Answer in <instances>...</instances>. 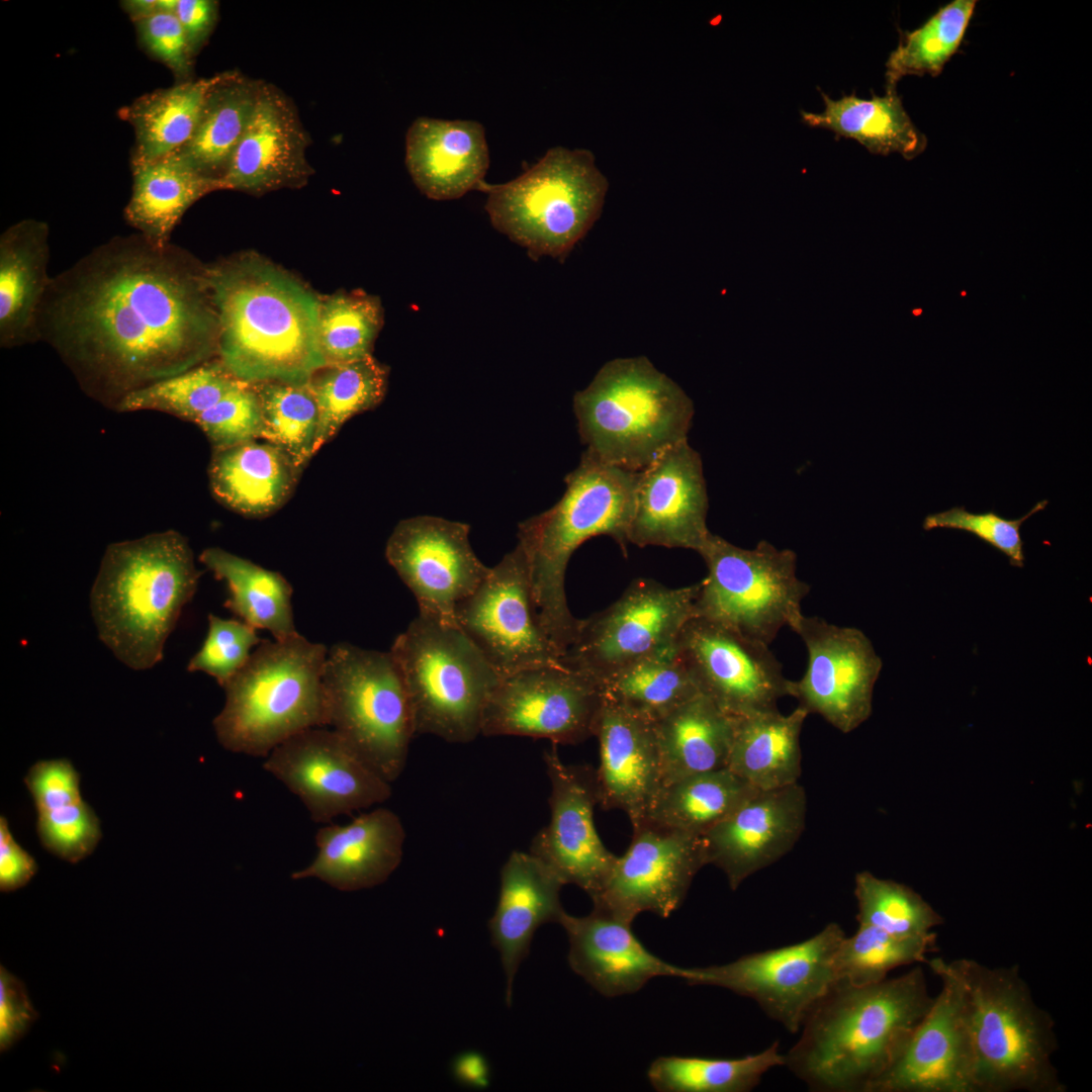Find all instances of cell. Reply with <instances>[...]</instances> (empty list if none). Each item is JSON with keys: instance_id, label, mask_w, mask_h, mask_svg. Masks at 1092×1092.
I'll return each instance as SVG.
<instances>
[{"instance_id": "d590c367", "label": "cell", "mask_w": 1092, "mask_h": 1092, "mask_svg": "<svg viewBox=\"0 0 1092 1092\" xmlns=\"http://www.w3.org/2000/svg\"><path fill=\"white\" fill-rule=\"evenodd\" d=\"M132 189L124 218L157 247L170 238L186 210L206 194L223 190L177 155L131 166Z\"/></svg>"}, {"instance_id": "9f6ffc18", "label": "cell", "mask_w": 1092, "mask_h": 1092, "mask_svg": "<svg viewBox=\"0 0 1092 1092\" xmlns=\"http://www.w3.org/2000/svg\"><path fill=\"white\" fill-rule=\"evenodd\" d=\"M141 48L164 64L178 82L191 80L194 56L174 13H160L134 22Z\"/></svg>"}, {"instance_id": "484cf974", "label": "cell", "mask_w": 1092, "mask_h": 1092, "mask_svg": "<svg viewBox=\"0 0 1092 1092\" xmlns=\"http://www.w3.org/2000/svg\"><path fill=\"white\" fill-rule=\"evenodd\" d=\"M932 1005L868 1092H975L957 996L943 980Z\"/></svg>"}, {"instance_id": "836d02e7", "label": "cell", "mask_w": 1092, "mask_h": 1092, "mask_svg": "<svg viewBox=\"0 0 1092 1092\" xmlns=\"http://www.w3.org/2000/svg\"><path fill=\"white\" fill-rule=\"evenodd\" d=\"M809 713L763 711L734 717L727 768L759 791L797 784L802 772L800 736Z\"/></svg>"}, {"instance_id": "ab89813d", "label": "cell", "mask_w": 1092, "mask_h": 1092, "mask_svg": "<svg viewBox=\"0 0 1092 1092\" xmlns=\"http://www.w3.org/2000/svg\"><path fill=\"white\" fill-rule=\"evenodd\" d=\"M199 559L217 579L225 581L229 598L224 606L242 621L269 631L276 640L297 634L292 587L280 573L217 547L205 549Z\"/></svg>"}, {"instance_id": "3957f363", "label": "cell", "mask_w": 1092, "mask_h": 1092, "mask_svg": "<svg viewBox=\"0 0 1092 1092\" xmlns=\"http://www.w3.org/2000/svg\"><path fill=\"white\" fill-rule=\"evenodd\" d=\"M933 1000L919 966L871 985L836 981L807 1015L784 1066L812 1091L868 1092Z\"/></svg>"}, {"instance_id": "7dc6e473", "label": "cell", "mask_w": 1092, "mask_h": 1092, "mask_svg": "<svg viewBox=\"0 0 1092 1092\" xmlns=\"http://www.w3.org/2000/svg\"><path fill=\"white\" fill-rule=\"evenodd\" d=\"M240 381L216 358L127 393L116 408L162 412L194 423Z\"/></svg>"}, {"instance_id": "1f68e13d", "label": "cell", "mask_w": 1092, "mask_h": 1092, "mask_svg": "<svg viewBox=\"0 0 1092 1092\" xmlns=\"http://www.w3.org/2000/svg\"><path fill=\"white\" fill-rule=\"evenodd\" d=\"M49 225L27 218L0 237V345L37 340V315L49 287Z\"/></svg>"}, {"instance_id": "5bb4252c", "label": "cell", "mask_w": 1092, "mask_h": 1092, "mask_svg": "<svg viewBox=\"0 0 1092 1092\" xmlns=\"http://www.w3.org/2000/svg\"><path fill=\"white\" fill-rule=\"evenodd\" d=\"M845 935L838 923L831 922L798 943L752 952L723 965L685 968L682 980L747 997L769 1018L796 1033L836 982L834 959Z\"/></svg>"}, {"instance_id": "ba28073f", "label": "cell", "mask_w": 1092, "mask_h": 1092, "mask_svg": "<svg viewBox=\"0 0 1092 1092\" xmlns=\"http://www.w3.org/2000/svg\"><path fill=\"white\" fill-rule=\"evenodd\" d=\"M328 649L300 634L262 640L223 687L225 703L213 720L221 746L267 756L290 737L328 726L323 673Z\"/></svg>"}, {"instance_id": "83f0119b", "label": "cell", "mask_w": 1092, "mask_h": 1092, "mask_svg": "<svg viewBox=\"0 0 1092 1092\" xmlns=\"http://www.w3.org/2000/svg\"><path fill=\"white\" fill-rule=\"evenodd\" d=\"M558 923L569 941L570 969L605 997L633 994L657 977L682 979L680 968L654 956L636 937L632 923L595 910L573 916L565 910Z\"/></svg>"}, {"instance_id": "db71d44e", "label": "cell", "mask_w": 1092, "mask_h": 1092, "mask_svg": "<svg viewBox=\"0 0 1092 1092\" xmlns=\"http://www.w3.org/2000/svg\"><path fill=\"white\" fill-rule=\"evenodd\" d=\"M194 423L213 451L262 438L261 406L253 385L240 381Z\"/></svg>"}, {"instance_id": "bcb514c9", "label": "cell", "mask_w": 1092, "mask_h": 1092, "mask_svg": "<svg viewBox=\"0 0 1092 1092\" xmlns=\"http://www.w3.org/2000/svg\"><path fill=\"white\" fill-rule=\"evenodd\" d=\"M854 897L858 925L897 937H933L932 928L943 924V917L912 888L868 871L855 875Z\"/></svg>"}, {"instance_id": "cb8c5ba5", "label": "cell", "mask_w": 1092, "mask_h": 1092, "mask_svg": "<svg viewBox=\"0 0 1092 1092\" xmlns=\"http://www.w3.org/2000/svg\"><path fill=\"white\" fill-rule=\"evenodd\" d=\"M807 813L804 788L755 790L702 841L707 864L721 870L731 890L786 855L802 835Z\"/></svg>"}, {"instance_id": "6da1fadb", "label": "cell", "mask_w": 1092, "mask_h": 1092, "mask_svg": "<svg viewBox=\"0 0 1092 1092\" xmlns=\"http://www.w3.org/2000/svg\"><path fill=\"white\" fill-rule=\"evenodd\" d=\"M204 268L140 234L114 238L51 279L36 337L86 389L118 403L216 355Z\"/></svg>"}, {"instance_id": "7c38bea8", "label": "cell", "mask_w": 1092, "mask_h": 1092, "mask_svg": "<svg viewBox=\"0 0 1092 1092\" xmlns=\"http://www.w3.org/2000/svg\"><path fill=\"white\" fill-rule=\"evenodd\" d=\"M708 574L700 581L695 615L769 645L783 627L794 630L810 586L797 576V556L761 540L752 549L710 534L699 553Z\"/></svg>"}, {"instance_id": "816d5d0a", "label": "cell", "mask_w": 1092, "mask_h": 1092, "mask_svg": "<svg viewBox=\"0 0 1092 1092\" xmlns=\"http://www.w3.org/2000/svg\"><path fill=\"white\" fill-rule=\"evenodd\" d=\"M262 639L257 629L242 620L208 616V630L200 649L189 660L190 672L202 671L223 688L246 664Z\"/></svg>"}, {"instance_id": "6f0895ef", "label": "cell", "mask_w": 1092, "mask_h": 1092, "mask_svg": "<svg viewBox=\"0 0 1092 1092\" xmlns=\"http://www.w3.org/2000/svg\"><path fill=\"white\" fill-rule=\"evenodd\" d=\"M24 783L36 812L83 800L80 775L65 758L39 760L28 769Z\"/></svg>"}, {"instance_id": "e575fe53", "label": "cell", "mask_w": 1092, "mask_h": 1092, "mask_svg": "<svg viewBox=\"0 0 1092 1092\" xmlns=\"http://www.w3.org/2000/svg\"><path fill=\"white\" fill-rule=\"evenodd\" d=\"M662 786L727 767L734 717L698 694L653 723Z\"/></svg>"}, {"instance_id": "f907efd6", "label": "cell", "mask_w": 1092, "mask_h": 1092, "mask_svg": "<svg viewBox=\"0 0 1092 1092\" xmlns=\"http://www.w3.org/2000/svg\"><path fill=\"white\" fill-rule=\"evenodd\" d=\"M382 324L383 309L376 296L344 292L320 298L317 335L326 363L351 362L372 355Z\"/></svg>"}, {"instance_id": "b9f144b4", "label": "cell", "mask_w": 1092, "mask_h": 1092, "mask_svg": "<svg viewBox=\"0 0 1092 1092\" xmlns=\"http://www.w3.org/2000/svg\"><path fill=\"white\" fill-rule=\"evenodd\" d=\"M602 690L605 699L652 723L700 694L675 643L615 673Z\"/></svg>"}, {"instance_id": "680465c9", "label": "cell", "mask_w": 1092, "mask_h": 1092, "mask_svg": "<svg viewBox=\"0 0 1092 1092\" xmlns=\"http://www.w3.org/2000/svg\"><path fill=\"white\" fill-rule=\"evenodd\" d=\"M38 1018L24 984L3 966L0 968V1051L17 1043Z\"/></svg>"}, {"instance_id": "ee69618b", "label": "cell", "mask_w": 1092, "mask_h": 1092, "mask_svg": "<svg viewBox=\"0 0 1092 1092\" xmlns=\"http://www.w3.org/2000/svg\"><path fill=\"white\" fill-rule=\"evenodd\" d=\"M780 1043L738 1059L667 1056L655 1059L647 1078L659 1092H748L771 1069L784 1066Z\"/></svg>"}, {"instance_id": "4dcf8cb0", "label": "cell", "mask_w": 1092, "mask_h": 1092, "mask_svg": "<svg viewBox=\"0 0 1092 1092\" xmlns=\"http://www.w3.org/2000/svg\"><path fill=\"white\" fill-rule=\"evenodd\" d=\"M405 165L427 197L459 198L478 188L488 169L484 127L470 119L418 117L406 132Z\"/></svg>"}, {"instance_id": "5b68a950", "label": "cell", "mask_w": 1092, "mask_h": 1092, "mask_svg": "<svg viewBox=\"0 0 1092 1092\" xmlns=\"http://www.w3.org/2000/svg\"><path fill=\"white\" fill-rule=\"evenodd\" d=\"M199 576L186 538L176 531L110 544L90 596L100 640L130 668L153 667Z\"/></svg>"}, {"instance_id": "be15d7a7", "label": "cell", "mask_w": 1092, "mask_h": 1092, "mask_svg": "<svg viewBox=\"0 0 1092 1092\" xmlns=\"http://www.w3.org/2000/svg\"><path fill=\"white\" fill-rule=\"evenodd\" d=\"M177 0H124L120 6L134 23L165 12L174 13Z\"/></svg>"}, {"instance_id": "11a10c76", "label": "cell", "mask_w": 1092, "mask_h": 1092, "mask_svg": "<svg viewBox=\"0 0 1092 1092\" xmlns=\"http://www.w3.org/2000/svg\"><path fill=\"white\" fill-rule=\"evenodd\" d=\"M1048 504L1046 499L1040 500L1026 515L1015 520H1008L994 511L973 514L965 507H954L926 516L923 529L929 531L945 528L966 531L1006 555L1012 566L1023 567L1025 555L1020 528L1028 518L1045 509Z\"/></svg>"}, {"instance_id": "277c9868", "label": "cell", "mask_w": 1092, "mask_h": 1092, "mask_svg": "<svg viewBox=\"0 0 1092 1092\" xmlns=\"http://www.w3.org/2000/svg\"><path fill=\"white\" fill-rule=\"evenodd\" d=\"M957 996L972 1059L975 1092H1066L1053 1062L1056 1024L1035 1002L1019 967L973 959H927Z\"/></svg>"}, {"instance_id": "d6a6232c", "label": "cell", "mask_w": 1092, "mask_h": 1092, "mask_svg": "<svg viewBox=\"0 0 1092 1092\" xmlns=\"http://www.w3.org/2000/svg\"><path fill=\"white\" fill-rule=\"evenodd\" d=\"M301 470L281 448L253 440L214 450L208 475L213 494L224 506L263 517L288 499Z\"/></svg>"}, {"instance_id": "8fae6325", "label": "cell", "mask_w": 1092, "mask_h": 1092, "mask_svg": "<svg viewBox=\"0 0 1092 1092\" xmlns=\"http://www.w3.org/2000/svg\"><path fill=\"white\" fill-rule=\"evenodd\" d=\"M323 684L328 725L388 783L402 774L416 734L408 693L389 652L338 643Z\"/></svg>"}, {"instance_id": "60d3db41", "label": "cell", "mask_w": 1092, "mask_h": 1092, "mask_svg": "<svg viewBox=\"0 0 1092 1092\" xmlns=\"http://www.w3.org/2000/svg\"><path fill=\"white\" fill-rule=\"evenodd\" d=\"M755 790L727 767L689 776L661 786L642 825L702 836Z\"/></svg>"}, {"instance_id": "9c48e42d", "label": "cell", "mask_w": 1092, "mask_h": 1092, "mask_svg": "<svg viewBox=\"0 0 1092 1092\" xmlns=\"http://www.w3.org/2000/svg\"><path fill=\"white\" fill-rule=\"evenodd\" d=\"M477 189L498 232L533 259H564L600 217L608 181L592 152L555 147L516 179Z\"/></svg>"}, {"instance_id": "44dd1931", "label": "cell", "mask_w": 1092, "mask_h": 1092, "mask_svg": "<svg viewBox=\"0 0 1092 1092\" xmlns=\"http://www.w3.org/2000/svg\"><path fill=\"white\" fill-rule=\"evenodd\" d=\"M706 864L701 836L641 825L633 829L629 847L590 898L593 909L628 923L642 912L667 918Z\"/></svg>"}, {"instance_id": "30bf717a", "label": "cell", "mask_w": 1092, "mask_h": 1092, "mask_svg": "<svg viewBox=\"0 0 1092 1092\" xmlns=\"http://www.w3.org/2000/svg\"><path fill=\"white\" fill-rule=\"evenodd\" d=\"M418 734L467 743L481 734L485 705L500 676L457 625L418 615L394 640Z\"/></svg>"}, {"instance_id": "603a6c76", "label": "cell", "mask_w": 1092, "mask_h": 1092, "mask_svg": "<svg viewBox=\"0 0 1092 1092\" xmlns=\"http://www.w3.org/2000/svg\"><path fill=\"white\" fill-rule=\"evenodd\" d=\"M701 455L682 441L640 471L628 541L698 553L711 532Z\"/></svg>"}, {"instance_id": "f35d334b", "label": "cell", "mask_w": 1092, "mask_h": 1092, "mask_svg": "<svg viewBox=\"0 0 1092 1092\" xmlns=\"http://www.w3.org/2000/svg\"><path fill=\"white\" fill-rule=\"evenodd\" d=\"M261 83L237 71L218 74L192 138L174 154L220 181L251 118Z\"/></svg>"}, {"instance_id": "4316f807", "label": "cell", "mask_w": 1092, "mask_h": 1092, "mask_svg": "<svg viewBox=\"0 0 1092 1092\" xmlns=\"http://www.w3.org/2000/svg\"><path fill=\"white\" fill-rule=\"evenodd\" d=\"M595 736L600 744L599 805L623 811L637 828L662 786L654 725L604 698Z\"/></svg>"}, {"instance_id": "7402d4cb", "label": "cell", "mask_w": 1092, "mask_h": 1092, "mask_svg": "<svg viewBox=\"0 0 1092 1092\" xmlns=\"http://www.w3.org/2000/svg\"><path fill=\"white\" fill-rule=\"evenodd\" d=\"M556 746L543 753L551 785L550 820L534 836L529 851L565 885H575L592 898L606 883L617 855L604 845L594 822L599 804L596 769L565 763Z\"/></svg>"}, {"instance_id": "f6af8a7d", "label": "cell", "mask_w": 1092, "mask_h": 1092, "mask_svg": "<svg viewBox=\"0 0 1092 1092\" xmlns=\"http://www.w3.org/2000/svg\"><path fill=\"white\" fill-rule=\"evenodd\" d=\"M977 1L954 0L939 8L921 26L901 33L886 63V89H896L905 76L941 73L959 50Z\"/></svg>"}, {"instance_id": "94428289", "label": "cell", "mask_w": 1092, "mask_h": 1092, "mask_svg": "<svg viewBox=\"0 0 1092 1092\" xmlns=\"http://www.w3.org/2000/svg\"><path fill=\"white\" fill-rule=\"evenodd\" d=\"M174 14L186 35L195 57L212 33L217 17L218 2L213 0H177Z\"/></svg>"}, {"instance_id": "f5cc1de1", "label": "cell", "mask_w": 1092, "mask_h": 1092, "mask_svg": "<svg viewBox=\"0 0 1092 1092\" xmlns=\"http://www.w3.org/2000/svg\"><path fill=\"white\" fill-rule=\"evenodd\" d=\"M36 832L53 854L76 863L91 854L101 839V826L84 800L36 812Z\"/></svg>"}, {"instance_id": "ffe728a7", "label": "cell", "mask_w": 1092, "mask_h": 1092, "mask_svg": "<svg viewBox=\"0 0 1092 1092\" xmlns=\"http://www.w3.org/2000/svg\"><path fill=\"white\" fill-rule=\"evenodd\" d=\"M470 526L439 517L400 521L387 540L385 556L414 594L419 614L457 625V605L487 576L469 543Z\"/></svg>"}, {"instance_id": "8992f818", "label": "cell", "mask_w": 1092, "mask_h": 1092, "mask_svg": "<svg viewBox=\"0 0 1092 1092\" xmlns=\"http://www.w3.org/2000/svg\"><path fill=\"white\" fill-rule=\"evenodd\" d=\"M639 476L640 471L604 463L584 451L564 478L562 497L518 526L539 620L561 656L579 624L566 600L568 561L583 542L600 535L610 536L626 554Z\"/></svg>"}, {"instance_id": "7a4b0ae2", "label": "cell", "mask_w": 1092, "mask_h": 1092, "mask_svg": "<svg viewBox=\"0 0 1092 1092\" xmlns=\"http://www.w3.org/2000/svg\"><path fill=\"white\" fill-rule=\"evenodd\" d=\"M218 321L217 359L237 379L306 382L327 365L318 344L320 298L255 254L204 268Z\"/></svg>"}, {"instance_id": "f1b7e54d", "label": "cell", "mask_w": 1092, "mask_h": 1092, "mask_svg": "<svg viewBox=\"0 0 1092 1092\" xmlns=\"http://www.w3.org/2000/svg\"><path fill=\"white\" fill-rule=\"evenodd\" d=\"M405 831L391 810L377 808L345 825H327L315 834L317 853L293 880L316 878L341 891L380 885L401 861Z\"/></svg>"}, {"instance_id": "7bdbcfd3", "label": "cell", "mask_w": 1092, "mask_h": 1092, "mask_svg": "<svg viewBox=\"0 0 1092 1092\" xmlns=\"http://www.w3.org/2000/svg\"><path fill=\"white\" fill-rule=\"evenodd\" d=\"M307 383L318 407L314 454L352 417L377 406L385 396L388 368L372 355L316 370Z\"/></svg>"}, {"instance_id": "74e56055", "label": "cell", "mask_w": 1092, "mask_h": 1092, "mask_svg": "<svg viewBox=\"0 0 1092 1092\" xmlns=\"http://www.w3.org/2000/svg\"><path fill=\"white\" fill-rule=\"evenodd\" d=\"M217 78L218 74L178 82L146 93L118 110L119 118L134 133L131 166L168 157L189 142Z\"/></svg>"}, {"instance_id": "d4e9b609", "label": "cell", "mask_w": 1092, "mask_h": 1092, "mask_svg": "<svg viewBox=\"0 0 1092 1092\" xmlns=\"http://www.w3.org/2000/svg\"><path fill=\"white\" fill-rule=\"evenodd\" d=\"M309 136L293 103L261 83L244 134L220 182L223 190L262 194L303 186L313 170L307 161Z\"/></svg>"}, {"instance_id": "52a82bcc", "label": "cell", "mask_w": 1092, "mask_h": 1092, "mask_svg": "<svg viewBox=\"0 0 1092 1092\" xmlns=\"http://www.w3.org/2000/svg\"><path fill=\"white\" fill-rule=\"evenodd\" d=\"M573 412L584 451L638 472L688 440L695 410L678 384L640 356L605 363L574 394Z\"/></svg>"}, {"instance_id": "9a60e30c", "label": "cell", "mask_w": 1092, "mask_h": 1092, "mask_svg": "<svg viewBox=\"0 0 1092 1092\" xmlns=\"http://www.w3.org/2000/svg\"><path fill=\"white\" fill-rule=\"evenodd\" d=\"M455 619L500 678L528 668L563 665L540 623L519 544L457 605Z\"/></svg>"}, {"instance_id": "e0dca14e", "label": "cell", "mask_w": 1092, "mask_h": 1092, "mask_svg": "<svg viewBox=\"0 0 1092 1092\" xmlns=\"http://www.w3.org/2000/svg\"><path fill=\"white\" fill-rule=\"evenodd\" d=\"M675 645L700 693L733 717L777 710L791 697L792 680L767 644L695 615Z\"/></svg>"}, {"instance_id": "2e32d148", "label": "cell", "mask_w": 1092, "mask_h": 1092, "mask_svg": "<svg viewBox=\"0 0 1092 1092\" xmlns=\"http://www.w3.org/2000/svg\"><path fill=\"white\" fill-rule=\"evenodd\" d=\"M604 704L600 684L564 665L500 678L483 711L484 736H525L577 744L595 736Z\"/></svg>"}, {"instance_id": "8d00e7d4", "label": "cell", "mask_w": 1092, "mask_h": 1092, "mask_svg": "<svg viewBox=\"0 0 1092 1092\" xmlns=\"http://www.w3.org/2000/svg\"><path fill=\"white\" fill-rule=\"evenodd\" d=\"M821 96V112L801 111L807 125L854 140L877 155L897 153L913 159L925 150L926 138L912 122L896 89H886L884 96L873 94L871 99L853 93L832 99L822 91Z\"/></svg>"}, {"instance_id": "ac0fdd59", "label": "cell", "mask_w": 1092, "mask_h": 1092, "mask_svg": "<svg viewBox=\"0 0 1092 1092\" xmlns=\"http://www.w3.org/2000/svg\"><path fill=\"white\" fill-rule=\"evenodd\" d=\"M264 769L297 796L316 823L369 808L391 796L390 783L333 729H306L274 748Z\"/></svg>"}, {"instance_id": "681fc988", "label": "cell", "mask_w": 1092, "mask_h": 1092, "mask_svg": "<svg viewBox=\"0 0 1092 1092\" xmlns=\"http://www.w3.org/2000/svg\"><path fill=\"white\" fill-rule=\"evenodd\" d=\"M936 949V936L901 938L879 928L858 925L851 936H844L834 959L836 981L854 986L885 980L899 967L925 964Z\"/></svg>"}, {"instance_id": "f546056e", "label": "cell", "mask_w": 1092, "mask_h": 1092, "mask_svg": "<svg viewBox=\"0 0 1092 1092\" xmlns=\"http://www.w3.org/2000/svg\"><path fill=\"white\" fill-rule=\"evenodd\" d=\"M495 911L488 922L492 944L498 950L507 979L506 1000L511 1005L515 976L527 958L536 930L558 923L563 881L530 851H513L500 870Z\"/></svg>"}, {"instance_id": "91938a15", "label": "cell", "mask_w": 1092, "mask_h": 1092, "mask_svg": "<svg viewBox=\"0 0 1092 1092\" xmlns=\"http://www.w3.org/2000/svg\"><path fill=\"white\" fill-rule=\"evenodd\" d=\"M34 858L16 841L7 819L0 818V890L13 892L24 887L36 874Z\"/></svg>"}, {"instance_id": "d6986e66", "label": "cell", "mask_w": 1092, "mask_h": 1092, "mask_svg": "<svg viewBox=\"0 0 1092 1092\" xmlns=\"http://www.w3.org/2000/svg\"><path fill=\"white\" fill-rule=\"evenodd\" d=\"M793 631L805 643L808 664L802 678L792 680L791 697L840 732L853 731L872 714L874 687L883 667L871 640L859 629L816 616L803 615Z\"/></svg>"}, {"instance_id": "4fadbf2b", "label": "cell", "mask_w": 1092, "mask_h": 1092, "mask_svg": "<svg viewBox=\"0 0 1092 1092\" xmlns=\"http://www.w3.org/2000/svg\"><path fill=\"white\" fill-rule=\"evenodd\" d=\"M699 588L700 582L673 588L649 578L633 580L608 608L579 619L562 664L602 687L625 667L675 643L695 616Z\"/></svg>"}, {"instance_id": "c3c4849f", "label": "cell", "mask_w": 1092, "mask_h": 1092, "mask_svg": "<svg viewBox=\"0 0 1092 1092\" xmlns=\"http://www.w3.org/2000/svg\"><path fill=\"white\" fill-rule=\"evenodd\" d=\"M252 385L261 406L262 439L281 448L303 469L314 455L318 427V407L307 381Z\"/></svg>"}, {"instance_id": "6125c7cd", "label": "cell", "mask_w": 1092, "mask_h": 1092, "mask_svg": "<svg viewBox=\"0 0 1092 1092\" xmlns=\"http://www.w3.org/2000/svg\"><path fill=\"white\" fill-rule=\"evenodd\" d=\"M454 1071L457 1078L468 1085L484 1087L487 1084V1065L478 1054L461 1055L455 1062Z\"/></svg>"}]
</instances>
